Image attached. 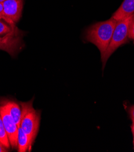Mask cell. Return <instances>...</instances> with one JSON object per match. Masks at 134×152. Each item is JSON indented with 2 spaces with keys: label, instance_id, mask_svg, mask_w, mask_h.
I'll return each mask as SVG.
<instances>
[{
  "label": "cell",
  "instance_id": "3",
  "mask_svg": "<svg viewBox=\"0 0 134 152\" xmlns=\"http://www.w3.org/2000/svg\"><path fill=\"white\" fill-rule=\"evenodd\" d=\"M21 117L20 127L28 135L33 144L38 134L39 126V113L33 107L32 102H22Z\"/></svg>",
  "mask_w": 134,
  "mask_h": 152
},
{
  "label": "cell",
  "instance_id": "8",
  "mask_svg": "<svg viewBox=\"0 0 134 152\" xmlns=\"http://www.w3.org/2000/svg\"><path fill=\"white\" fill-rule=\"evenodd\" d=\"M3 104L19 127L21 117V108L20 106L15 102L10 101H4Z\"/></svg>",
  "mask_w": 134,
  "mask_h": 152
},
{
  "label": "cell",
  "instance_id": "7",
  "mask_svg": "<svg viewBox=\"0 0 134 152\" xmlns=\"http://www.w3.org/2000/svg\"><path fill=\"white\" fill-rule=\"evenodd\" d=\"M133 14L134 0H124L120 7L112 15V18L116 21H120Z\"/></svg>",
  "mask_w": 134,
  "mask_h": 152
},
{
  "label": "cell",
  "instance_id": "14",
  "mask_svg": "<svg viewBox=\"0 0 134 152\" xmlns=\"http://www.w3.org/2000/svg\"><path fill=\"white\" fill-rule=\"evenodd\" d=\"M129 113L132 120H134V105L130 107L129 109Z\"/></svg>",
  "mask_w": 134,
  "mask_h": 152
},
{
  "label": "cell",
  "instance_id": "10",
  "mask_svg": "<svg viewBox=\"0 0 134 152\" xmlns=\"http://www.w3.org/2000/svg\"><path fill=\"white\" fill-rule=\"evenodd\" d=\"M0 141L1 142V143L7 148L8 149L10 148V142L9 140V138H8L7 132L6 131L4 126L3 124L1 115H0Z\"/></svg>",
  "mask_w": 134,
  "mask_h": 152
},
{
  "label": "cell",
  "instance_id": "1",
  "mask_svg": "<svg viewBox=\"0 0 134 152\" xmlns=\"http://www.w3.org/2000/svg\"><path fill=\"white\" fill-rule=\"evenodd\" d=\"M117 21L112 18L99 22L89 27L86 33V39L94 44L99 49L101 58L105 55L111 42Z\"/></svg>",
  "mask_w": 134,
  "mask_h": 152
},
{
  "label": "cell",
  "instance_id": "13",
  "mask_svg": "<svg viewBox=\"0 0 134 152\" xmlns=\"http://www.w3.org/2000/svg\"><path fill=\"white\" fill-rule=\"evenodd\" d=\"M4 20V16L3 12V3H0V20Z\"/></svg>",
  "mask_w": 134,
  "mask_h": 152
},
{
  "label": "cell",
  "instance_id": "12",
  "mask_svg": "<svg viewBox=\"0 0 134 152\" xmlns=\"http://www.w3.org/2000/svg\"><path fill=\"white\" fill-rule=\"evenodd\" d=\"M129 38L134 40V15L130 21L129 28Z\"/></svg>",
  "mask_w": 134,
  "mask_h": 152
},
{
  "label": "cell",
  "instance_id": "15",
  "mask_svg": "<svg viewBox=\"0 0 134 152\" xmlns=\"http://www.w3.org/2000/svg\"><path fill=\"white\" fill-rule=\"evenodd\" d=\"M8 151V148H7L0 141V152H7Z\"/></svg>",
  "mask_w": 134,
  "mask_h": 152
},
{
  "label": "cell",
  "instance_id": "18",
  "mask_svg": "<svg viewBox=\"0 0 134 152\" xmlns=\"http://www.w3.org/2000/svg\"><path fill=\"white\" fill-rule=\"evenodd\" d=\"M133 145H134V142H133Z\"/></svg>",
  "mask_w": 134,
  "mask_h": 152
},
{
  "label": "cell",
  "instance_id": "6",
  "mask_svg": "<svg viewBox=\"0 0 134 152\" xmlns=\"http://www.w3.org/2000/svg\"><path fill=\"white\" fill-rule=\"evenodd\" d=\"M0 115L7 132L10 146L12 148L18 147V126L7 111L4 105H0Z\"/></svg>",
  "mask_w": 134,
  "mask_h": 152
},
{
  "label": "cell",
  "instance_id": "17",
  "mask_svg": "<svg viewBox=\"0 0 134 152\" xmlns=\"http://www.w3.org/2000/svg\"><path fill=\"white\" fill-rule=\"evenodd\" d=\"M5 1H6V0H0V3H3Z\"/></svg>",
  "mask_w": 134,
  "mask_h": 152
},
{
  "label": "cell",
  "instance_id": "9",
  "mask_svg": "<svg viewBox=\"0 0 134 152\" xmlns=\"http://www.w3.org/2000/svg\"><path fill=\"white\" fill-rule=\"evenodd\" d=\"M28 135L22 130L21 127L18 128V148L19 152H25L30 151L32 145Z\"/></svg>",
  "mask_w": 134,
  "mask_h": 152
},
{
  "label": "cell",
  "instance_id": "2",
  "mask_svg": "<svg viewBox=\"0 0 134 152\" xmlns=\"http://www.w3.org/2000/svg\"><path fill=\"white\" fill-rule=\"evenodd\" d=\"M133 15L134 14L126 18L117 21L108 48L103 57L101 58L103 68L105 67L108 59L112 54L119 47L127 42L129 39V25Z\"/></svg>",
  "mask_w": 134,
  "mask_h": 152
},
{
  "label": "cell",
  "instance_id": "16",
  "mask_svg": "<svg viewBox=\"0 0 134 152\" xmlns=\"http://www.w3.org/2000/svg\"><path fill=\"white\" fill-rule=\"evenodd\" d=\"M133 123H132V134L133 136V142H134V120H132Z\"/></svg>",
  "mask_w": 134,
  "mask_h": 152
},
{
  "label": "cell",
  "instance_id": "5",
  "mask_svg": "<svg viewBox=\"0 0 134 152\" xmlns=\"http://www.w3.org/2000/svg\"><path fill=\"white\" fill-rule=\"evenodd\" d=\"M3 4L4 21L11 26H14L21 17L23 0H6Z\"/></svg>",
  "mask_w": 134,
  "mask_h": 152
},
{
  "label": "cell",
  "instance_id": "4",
  "mask_svg": "<svg viewBox=\"0 0 134 152\" xmlns=\"http://www.w3.org/2000/svg\"><path fill=\"white\" fill-rule=\"evenodd\" d=\"M20 30L14 26L11 32L0 37V50H4L12 56L16 55L22 45Z\"/></svg>",
  "mask_w": 134,
  "mask_h": 152
},
{
  "label": "cell",
  "instance_id": "11",
  "mask_svg": "<svg viewBox=\"0 0 134 152\" xmlns=\"http://www.w3.org/2000/svg\"><path fill=\"white\" fill-rule=\"evenodd\" d=\"M14 26H10L7 23H5L3 21L0 20V37H3L11 32L12 27Z\"/></svg>",
  "mask_w": 134,
  "mask_h": 152
}]
</instances>
